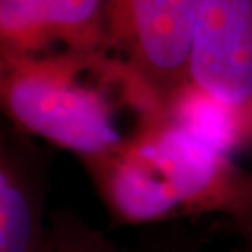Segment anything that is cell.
<instances>
[{
  "mask_svg": "<svg viewBox=\"0 0 252 252\" xmlns=\"http://www.w3.org/2000/svg\"><path fill=\"white\" fill-rule=\"evenodd\" d=\"M89 172L120 223L220 213L241 233L252 229V172L169 118L126 153Z\"/></svg>",
  "mask_w": 252,
  "mask_h": 252,
  "instance_id": "cell-1",
  "label": "cell"
},
{
  "mask_svg": "<svg viewBox=\"0 0 252 252\" xmlns=\"http://www.w3.org/2000/svg\"><path fill=\"white\" fill-rule=\"evenodd\" d=\"M80 65L82 59L8 56L2 100L10 118L25 131L77 154L92 169L143 141L122 125L120 108L167 118V103L151 87L110 95L112 85L134 72L128 64L113 67L100 85L82 82Z\"/></svg>",
  "mask_w": 252,
  "mask_h": 252,
  "instance_id": "cell-2",
  "label": "cell"
},
{
  "mask_svg": "<svg viewBox=\"0 0 252 252\" xmlns=\"http://www.w3.org/2000/svg\"><path fill=\"white\" fill-rule=\"evenodd\" d=\"M105 7L126 64L169 105L189 84L200 0H107Z\"/></svg>",
  "mask_w": 252,
  "mask_h": 252,
  "instance_id": "cell-3",
  "label": "cell"
},
{
  "mask_svg": "<svg viewBox=\"0 0 252 252\" xmlns=\"http://www.w3.org/2000/svg\"><path fill=\"white\" fill-rule=\"evenodd\" d=\"M189 84L241 112L252 105V0H200Z\"/></svg>",
  "mask_w": 252,
  "mask_h": 252,
  "instance_id": "cell-4",
  "label": "cell"
},
{
  "mask_svg": "<svg viewBox=\"0 0 252 252\" xmlns=\"http://www.w3.org/2000/svg\"><path fill=\"white\" fill-rule=\"evenodd\" d=\"M107 0H0L2 39L10 48H33L49 36L79 49L100 41Z\"/></svg>",
  "mask_w": 252,
  "mask_h": 252,
  "instance_id": "cell-5",
  "label": "cell"
},
{
  "mask_svg": "<svg viewBox=\"0 0 252 252\" xmlns=\"http://www.w3.org/2000/svg\"><path fill=\"white\" fill-rule=\"evenodd\" d=\"M43 190L34 170L3 151L0 162V252H44Z\"/></svg>",
  "mask_w": 252,
  "mask_h": 252,
  "instance_id": "cell-6",
  "label": "cell"
},
{
  "mask_svg": "<svg viewBox=\"0 0 252 252\" xmlns=\"http://www.w3.org/2000/svg\"><path fill=\"white\" fill-rule=\"evenodd\" d=\"M241 113L191 84L180 89L167 105V117L172 115L170 122L228 156L243 139Z\"/></svg>",
  "mask_w": 252,
  "mask_h": 252,
  "instance_id": "cell-7",
  "label": "cell"
},
{
  "mask_svg": "<svg viewBox=\"0 0 252 252\" xmlns=\"http://www.w3.org/2000/svg\"><path fill=\"white\" fill-rule=\"evenodd\" d=\"M44 252H118L97 231L70 218L54 220Z\"/></svg>",
  "mask_w": 252,
  "mask_h": 252,
  "instance_id": "cell-8",
  "label": "cell"
},
{
  "mask_svg": "<svg viewBox=\"0 0 252 252\" xmlns=\"http://www.w3.org/2000/svg\"><path fill=\"white\" fill-rule=\"evenodd\" d=\"M241 236H243V244L231 249L229 252H252V229L241 233Z\"/></svg>",
  "mask_w": 252,
  "mask_h": 252,
  "instance_id": "cell-9",
  "label": "cell"
}]
</instances>
